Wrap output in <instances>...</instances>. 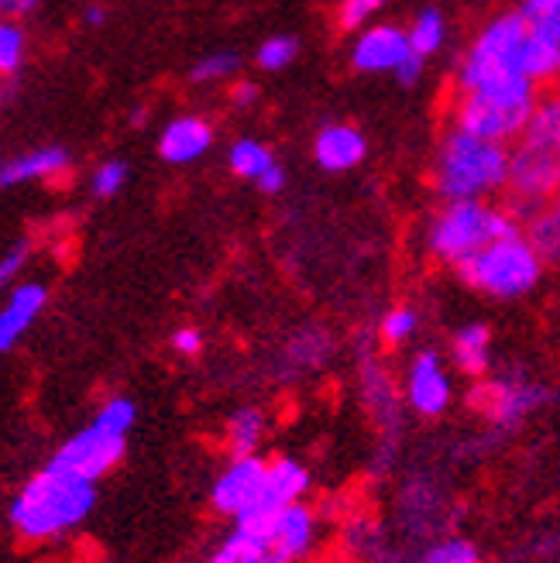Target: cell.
Listing matches in <instances>:
<instances>
[{
    "instance_id": "1",
    "label": "cell",
    "mask_w": 560,
    "mask_h": 563,
    "mask_svg": "<svg viewBox=\"0 0 560 563\" xmlns=\"http://www.w3.org/2000/svg\"><path fill=\"white\" fill-rule=\"evenodd\" d=\"M94 501H97L94 482L45 467L14 498L11 526L24 540H55L87 519L94 512Z\"/></svg>"
},
{
    "instance_id": "2",
    "label": "cell",
    "mask_w": 560,
    "mask_h": 563,
    "mask_svg": "<svg viewBox=\"0 0 560 563\" xmlns=\"http://www.w3.org/2000/svg\"><path fill=\"white\" fill-rule=\"evenodd\" d=\"M509 186V152L495 141L454 131L443 141L437 158V192L447 203L482 200V196Z\"/></svg>"
},
{
    "instance_id": "3",
    "label": "cell",
    "mask_w": 560,
    "mask_h": 563,
    "mask_svg": "<svg viewBox=\"0 0 560 563\" xmlns=\"http://www.w3.org/2000/svg\"><path fill=\"white\" fill-rule=\"evenodd\" d=\"M519 238V220L506 210H492L482 200H454L433 220L430 251L440 262L461 265L495 241Z\"/></svg>"
},
{
    "instance_id": "4",
    "label": "cell",
    "mask_w": 560,
    "mask_h": 563,
    "mask_svg": "<svg viewBox=\"0 0 560 563\" xmlns=\"http://www.w3.org/2000/svg\"><path fill=\"white\" fill-rule=\"evenodd\" d=\"M540 268H543V258L523 234L509 241H495L482 247L479 255H471L458 265L461 278L471 289L488 292L495 299L526 296L540 282Z\"/></svg>"
},
{
    "instance_id": "5",
    "label": "cell",
    "mask_w": 560,
    "mask_h": 563,
    "mask_svg": "<svg viewBox=\"0 0 560 563\" xmlns=\"http://www.w3.org/2000/svg\"><path fill=\"white\" fill-rule=\"evenodd\" d=\"M124 440L121 433L100 427L94 419L87 430H79L76 437H69L59 450H55V457L45 464L52 471H63V474H73V477H83V482H100L107 471H114L118 461L124 457Z\"/></svg>"
},
{
    "instance_id": "6",
    "label": "cell",
    "mask_w": 560,
    "mask_h": 563,
    "mask_svg": "<svg viewBox=\"0 0 560 563\" xmlns=\"http://www.w3.org/2000/svg\"><path fill=\"white\" fill-rule=\"evenodd\" d=\"M537 103H509V100H492L479 93H464L458 103V131H468L485 141H513L526 131L529 118H534Z\"/></svg>"
},
{
    "instance_id": "7",
    "label": "cell",
    "mask_w": 560,
    "mask_h": 563,
    "mask_svg": "<svg viewBox=\"0 0 560 563\" xmlns=\"http://www.w3.org/2000/svg\"><path fill=\"white\" fill-rule=\"evenodd\" d=\"M550 399V391L537 382H526L519 375H509V378H498V382H488L482 385L479 391L471 396L474 406H482L485 416L498 427H519V422L540 409L543 402Z\"/></svg>"
},
{
    "instance_id": "8",
    "label": "cell",
    "mask_w": 560,
    "mask_h": 563,
    "mask_svg": "<svg viewBox=\"0 0 560 563\" xmlns=\"http://www.w3.org/2000/svg\"><path fill=\"white\" fill-rule=\"evenodd\" d=\"M265 477H268V464L251 454V457H234L228 467L217 474L210 501L220 516H231L238 519L241 512H248L265 492Z\"/></svg>"
},
{
    "instance_id": "9",
    "label": "cell",
    "mask_w": 560,
    "mask_h": 563,
    "mask_svg": "<svg viewBox=\"0 0 560 563\" xmlns=\"http://www.w3.org/2000/svg\"><path fill=\"white\" fill-rule=\"evenodd\" d=\"M454 399V385L443 372V361L437 351H419L409 364V375H406V402L413 412L437 419L451 409Z\"/></svg>"
},
{
    "instance_id": "10",
    "label": "cell",
    "mask_w": 560,
    "mask_h": 563,
    "mask_svg": "<svg viewBox=\"0 0 560 563\" xmlns=\"http://www.w3.org/2000/svg\"><path fill=\"white\" fill-rule=\"evenodd\" d=\"M509 189L516 192L513 200H529L540 203L547 196L560 189V155L523 145L519 152L509 155Z\"/></svg>"
},
{
    "instance_id": "11",
    "label": "cell",
    "mask_w": 560,
    "mask_h": 563,
    "mask_svg": "<svg viewBox=\"0 0 560 563\" xmlns=\"http://www.w3.org/2000/svg\"><path fill=\"white\" fill-rule=\"evenodd\" d=\"M314 547H317L314 509H306L303 501H296V505H289V509L278 512L272 543H268V553L275 563H299L314 553Z\"/></svg>"
},
{
    "instance_id": "12",
    "label": "cell",
    "mask_w": 560,
    "mask_h": 563,
    "mask_svg": "<svg viewBox=\"0 0 560 563\" xmlns=\"http://www.w3.org/2000/svg\"><path fill=\"white\" fill-rule=\"evenodd\" d=\"M409 48V35L396 24H375L369 32H361V38L354 42L351 63L361 73H396V66L406 59Z\"/></svg>"
},
{
    "instance_id": "13",
    "label": "cell",
    "mask_w": 560,
    "mask_h": 563,
    "mask_svg": "<svg viewBox=\"0 0 560 563\" xmlns=\"http://www.w3.org/2000/svg\"><path fill=\"white\" fill-rule=\"evenodd\" d=\"M45 299H48V289L42 282H24V286H18L8 296L4 309H0V351H11L21 341L28 327H32L45 309Z\"/></svg>"
},
{
    "instance_id": "14",
    "label": "cell",
    "mask_w": 560,
    "mask_h": 563,
    "mask_svg": "<svg viewBox=\"0 0 560 563\" xmlns=\"http://www.w3.org/2000/svg\"><path fill=\"white\" fill-rule=\"evenodd\" d=\"M213 145V128L196 118V114H186V118H176L165 124L162 137H158V155L173 165H189L200 158L207 148Z\"/></svg>"
},
{
    "instance_id": "15",
    "label": "cell",
    "mask_w": 560,
    "mask_h": 563,
    "mask_svg": "<svg viewBox=\"0 0 560 563\" xmlns=\"http://www.w3.org/2000/svg\"><path fill=\"white\" fill-rule=\"evenodd\" d=\"M69 173V152L52 145V148H32L11 162L0 165V189H14L24 183H45Z\"/></svg>"
},
{
    "instance_id": "16",
    "label": "cell",
    "mask_w": 560,
    "mask_h": 563,
    "mask_svg": "<svg viewBox=\"0 0 560 563\" xmlns=\"http://www.w3.org/2000/svg\"><path fill=\"white\" fill-rule=\"evenodd\" d=\"M369 152V141L358 128L348 124H330L317 134L314 158L327 168V173H348Z\"/></svg>"
},
{
    "instance_id": "17",
    "label": "cell",
    "mask_w": 560,
    "mask_h": 563,
    "mask_svg": "<svg viewBox=\"0 0 560 563\" xmlns=\"http://www.w3.org/2000/svg\"><path fill=\"white\" fill-rule=\"evenodd\" d=\"M310 492V471H306L299 461L293 457H278L268 464V477H265V492L255 505H265V509L283 512L286 505L303 501V495Z\"/></svg>"
},
{
    "instance_id": "18",
    "label": "cell",
    "mask_w": 560,
    "mask_h": 563,
    "mask_svg": "<svg viewBox=\"0 0 560 563\" xmlns=\"http://www.w3.org/2000/svg\"><path fill=\"white\" fill-rule=\"evenodd\" d=\"M454 364L458 372L468 378H482L488 372V361H492V333L482 323H468L454 333Z\"/></svg>"
},
{
    "instance_id": "19",
    "label": "cell",
    "mask_w": 560,
    "mask_h": 563,
    "mask_svg": "<svg viewBox=\"0 0 560 563\" xmlns=\"http://www.w3.org/2000/svg\"><path fill=\"white\" fill-rule=\"evenodd\" d=\"M516 66H519L523 76H529L534 82L553 79V76H560V48L529 27V32L523 35V42H519Z\"/></svg>"
},
{
    "instance_id": "20",
    "label": "cell",
    "mask_w": 560,
    "mask_h": 563,
    "mask_svg": "<svg viewBox=\"0 0 560 563\" xmlns=\"http://www.w3.org/2000/svg\"><path fill=\"white\" fill-rule=\"evenodd\" d=\"M361 378H365V402L375 412L378 422H399V396L392 388V378L378 368L375 361L361 364Z\"/></svg>"
},
{
    "instance_id": "21",
    "label": "cell",
    "mask_w": 560,
    "mask_h": 563,
    "mask_svg": "<svg viewBox=\"0 0 560 563\" xmlns=\"http://www.w3.org/2000/svg\"><path fill=\"white\" fill-rule=\"evenodd\" d=\"M265 440V412L255 406H244L228 419V443L234 457H251L259 454V446Z\"/></svg>"
},
{
    "instance_id": "22",
    "label": "cell",
    "mask_w": 560,
    "mask_h": 563,
    "mask_svg": "<svg viewBox=\"0 0 560 563\" xmlns=\"http://www.w3.org/2000/svg\"><path fill=\"white\" fill-rule=\"evenodd\" d=\"M523 134H526L523 145H534V148L560 155V97H553L547 103H537L534 118H529Z\"/></svg>"
},
{
    "instance_id": "23",
    "label": "cell",
    "mask_w": 560,
    "mask_h": 563,
    "mask_svg": "<svg viewBox=\"0 0 560 563\" xmlns=\"http://www.w3.org/2000/svg\"><path fill=\"white\" fill-rule=\"evenodd\" d=\"M330 336L320 330V327H310V330H299L289 347H286V357L296 364V368H317V364H323L330 357Z\"/></svg>"
},
{
    "instance_id": "24",
    "label": "cell",
    "mask_w": 560,
    "mask_h": 563,
    "mask_svg": "<svg viewBox=\"0 0 560 563\" xmlns=\"http://www.w3.org/2000/svg\"><path fill=\"white\" fill-rule=\"evenodd\" d=\"M228 162H231L234 173H238V176H244V179H259V176H265L268 168L275 165L272 152L262 145V141H251V137L234 141V148H231Z\"/></svg>"
},
{
    "instance_id": "25",
    "label": "cell",
    "mask_w": 560,
    "mask_h": 563,
    "mask_svg": "<svg viewBox=\"0 0 560 563\" xmlns=\"http://www.w3.org/2000/svg\"><path fill=\"white\" fill-rule=\"evenodd\" d=\"M443 32H447V27H443V14L437 8H424V11L416 14L413 27L406 32L409 35V48L427 59V55H433L443 45Z\"/></svg>"
},
{
    "instance_id": "26",
    "label": "cell",
    "mask_w": 560,
    "mask_h": 563,
    "mask_svg": "<svg viewBox=\"0 0 560 563\" xmlns=\"http://www.w3.org/2000/svg\"><path fill=\"white\" fill-rule=\"evenodd\" d=\"M519 14L537 35H543L560 48V0H523Z\"/></svg>"
},
{
    "instance_id": "27",
    "label": "cell",
    "mask_w": 560,
    "mask_h": 563,
    "mask_svg": "<svg viewBox=\"0 0 560 563\" xmlns=\"http://www.w3.org/2000/svg\"><path fill=\"white\" fill-rule=\"evenodd\" d=\"M24 27L18 24V18H0V79L14 76L24 63Z\"/></svg>"
},
{
    "instance_id": "28",
    "label": "cell",
    "mask_w": 560,
    "mask_h": 563,
    "mask_svg": "<svg viewBox=\"0 0 560 563\" xmlns=\"http://www.w3.org/2000/svg\"><path fill=\"white\" fill-rule=\"evenodd\" d=\"M529 244L540 258H560V200L553 210L529 220Z\"/></svg>"
},
{
    "instance_id": "29",
    "label": "cell",
    "mask_w": 560,
    "mask_h": 563,
    "mask_svg": "<svg viewBox=\"0 0 560 563\" xmlns=\"http://www.w3.org/2000/svg\"><path fill=\"white\" fill-rule=\"evenodd\" d=\"M424 563H482V553L471 540L451 537V540H440L437 547H430Z\"/></svg>"
},
{
    "instance_id": "30",
    "label": "cell",
    "mask_w": 560,
    "mask_h": 563,
    "mask_svg": "<svg viewBox=\"0 0 560 563\" xmlns=\"http://www.w3.org/2000/svg\"><path fill=\"white\" fill-rule=\"evenodd\" d=\"M416 327H419V317L413 313V309L396 306V309H388V313L382 317V341L392 344V347H399L416 333Z\"/></svg>"
},
{
    "instance_id": "31",
    "label": "cell",
    "mask_w": 560,
    "mask_h": 563,
    "mask_svg": "<svg viewBox=\"0 0 560 563\" xmlns=\"http://www.w3.org/2000/svg\"><path fill=\"white\" fill-rule=\"evenodd\" d=\"M241 59L234 52H217V55H207L200 59L193 69H189V79L193 82H217V79H228L231 73H238Z\"/></svg>"
},
{
    "instance_id": "32",
    "label": "cell",
    "mask_w": 560,
    "mask_h": 563,
    "mask_svg": "<svg viewBox=\"0 0 560 563\" xmlns=\"http://www.w3.org/2000/svg\"><path fill=\"white\" fill-rule=\"evenodd\" d=\"M124 183H128V165L118 162V158H110V162H103L97 173H94L90 189H94V196L107 200V196H118L124 189Z\"/></svg>"
},
{
    "instance_id": "33",
    "label": "cell",
    "mask_w": 560,
    "mask_h": 563,
    "mask_svg": "<svg viewBox=\"0 0 560 563\" xmlns=\"http://www.w3.org/2000/svg\"><path fill=\"white\" fill-rule=\"evenodd\" d=\"M134 419H138V409H134L131 399H110V402H103V409L97 412V422H100V427L114 430V433H121V437L131 433Z\"/></svg>"
},
{
    "instance_id": "34",
    "label": "cell",
    "mask_w": 560,
    "mask_h": 563,
    "mask_svg": "<svg viewBox=\"0 0 560 563\" xmlns=\"http://www.w3.org/2000/svg\"><path fill=\"white\" fill-rule=\"evenodd\" d=\"M296 38H286V35H278V38H268L262 48H259V66L268 69V73H278V69H286L293 59H296Z\"/></svg>"
},
{
    "instance_id": "35",
    "label": "cell",
    "mask_w": 560,
    "mask_h": 563,
    "mask_svg": "<svg viewBox=\"0 0 560 563\" xmlns=\"http://www.w3.org/2000/svg\"><path fill=\"white\" fill-rule=\"evenodd\" d=\"M382 8H385V0H344L338 11V21L344 32H354V27L369 24V18H375Z\"/></svg>"
},
{
    "instance_id": "36",
    "label": "cell",
    "mask_w": 560,
    "mask_h": 563,
    "mask_svg": "<svg viewBox=\"0 0 560 563\" xmlns=\"http://www.w3.org/2000/svg\"><path fill=\"white\" fill-rule=\"evenodd\" d=\"M28 255H32V244L28 241H18L14 247H8L4 255H0V289H8L11 282L24 272Z\"/></svg>"
},
{
    "instance_id": "37",
    "label": "cell",
    "mask_w": 560,
    "mask_h": 563,
    "mask_svg": "<svg viewBox=\"0 0 560 563\" xmlns=\"http://www.w3.org/2000/svg\"><path fill=\"white\" fill-rule=\"evenodd\" d=\"M262 543H255V540H248L244 537V532H231V537L228 540H223V547L210 556V563H244L248 560V553L251 550H259Z\"/></svg>"
},
{
    "instance_id": "38",
    "label": "cell",
    "mask_w": 560,
    "mask_h": 563,
    "mask_svg": "<svg viewBox=\"0 0 560 563\" xmlns=\"http://www.w3.org/2000/svg\"><path fill=\"white\" fill-rule=\"evenodd\" d=\"M173 347H176L179 354H186V357L200 354V351H204V333H200V330H193V327H183V330L173 333Z\"/></svg>"
},
{
    "instance_id": "39",
    "label": "cell",
    "mask_w": 560,
    "mask_h": 563,
    "mask_svg": "<svg viewBox=\"0 0 560 563\" xmlns=\"http://www.w3.org/2000/svg\"><path fill=\"white\" fill-rule=\"evenodd\" d=\"M424 76V55H416V52H409L406 59L396 66V79L403 82V87H413V82Z\"/></svg>"
},
{
    "instance_id": "40",
    "label": "cell",
    "mask_w": 560,
    "mask_h": 563,
    "mask_svg": "<svg viewBox=\"0 0 560 563\" xmlns=\"http://www.w3.org/2000/svg\"><path fill=\"white\" fill-rule=\"evenodd\" d=\"M231 103L234 107H255L259 103V87L255 82H238V87H231Z\"/></svg>"
},
{
    "instance_id": "41",
    "label": "cell",
    "mask_w": 560,
    "mask_h": 563,
    "mask_svg": "<svg viewBox=\"0 0 560 563\" xmlns=\"http://www.w3.org/2000/svg\"><path fill=\"white\" fill-rule=\"evenodd\" d=\"M255 183H259V189H262V192H268V196H272V192H278V189L286 186V173H283V168H278V165H272L268 173H265V176H259Z\"/></svg>"
},
{
    "instance_id": "42",
    "label": "cell",
    "mask_w": 560,
    "mask_h": 563,
    "mask_svg": "<svg viewBox=\"0 0 560 563\" xmlns=\"http://www.w3.org/2000/svg\"><path fill=\"white\" fill-rule=\"evenodd\" d=\"M39 0H0V18H21L32 14Z\"/></svg>"
},
{
    "instance_id": "43",
    "label": "cell",
    "mask_w": 560,
    "mask_h": 563,
    "mask_svg": "<svg viewBox=\"0 0 560 563\" xmlns=\"http://www.w3.org/2000/svg\"><path fill=\"white\" fill-rule=\"evenodd\" d=\"M83 21H87L90 27H97V24H103V21H107V11H103V8H90L87 14H83Z\"/></svg>"
},
{
    "instance_id": "44",
    "label": "cell",
    "mask_w": 560,
    "mask_h": 563,
    "mask_svg": "<svg viewBox=\"0 0 560 563\" xmlns=\"http://www.w3.org/2000/svg\"><path fill=\"white\" fill-rule=\"evenodd\" d=\"M4 97H8V90H4V79H0V107H4Z\"/></svg>"
}]
</instances>
